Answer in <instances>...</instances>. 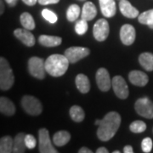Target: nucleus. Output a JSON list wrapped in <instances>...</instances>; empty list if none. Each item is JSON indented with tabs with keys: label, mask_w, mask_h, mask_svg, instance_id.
<instances>
[{
	"label": "nucleus",
	"mask_w": 153,
	"mask_h": 153,
	"mask_svg": "<svg viewBox=\"0 0 153 153\" xmlns=\"http://www.w3.org/2000/svg\"><path fill=\"white\" fill-rule=\"evenodd\" d=\"M99 125L97 136L101 141H108L113 138L121 124V117L116 111H111L105 115L102 120H96Z\"/></svg>",
	"instance_id": "1"
},
{
	"label": "nucleus",
	"mask_w": 153,
	"mask_h": 153,
	"mask_svg": "<svg viewBox=\"0 0 153 153\" xmlns=\"http://www.w3.org/2000/svg\"><path fill=\"white\" fill-rule=\"evenodd\" d=\"M69 60L64 55H50L45 60V69L49 75L53 76H60L64 75L69 66Z\"/></svg>",
	"instance_id": "2"
},
{
	"label": "nucleus",
	"mask_w": 153,
	"mask_h": 153,
	"mask_svg": "<svg viewBox=\"0 0 153 153\" xmlns=\"http://www.w3.org/2000/svg\"><path fill=\"white\" fill-rule=\"evenodd\" d=\"M15 82V76L9 62L5 58H0V88L2 90L10 89Z\"/></svg>",
	"instance_id": "3"
},
{
	"label": "nucleus",
	"mask_w": 153,
	"mask_h": 153,
	"mask_svg": "<svg viewBox=\"0 0 153 153\" xmlns=\"http://www.w3.org/2000/svg\"><path fill=\"white\" fill-rule=\"evenodd\" d=\"M22 105L25 111L32 116H38L43 111V105L40 100L31 95H26L22 98Z\"/></svg>",
	"instance_id": "4"
},
{
	"label": "nucleus",
	"mask_w": 153,
	"mask_h": 153,
	"mask_svg": "<svg viewBox=\"0 0 153 153\" xmlns=\"http://www.w3.org/2000/svg\"><path fill=\"white\" fill-rule=\"evenodd\" d=\"M28 69L30 74L38 79H44L45 77V61L39 57H32L28 61Z\"/></svg>",
	"instance_id": "5"
},
{
	"label": "nucleus",
	"mask_w": 153,
	"mask_h": 153,
	"mask_svg": "<svg viewBox=\"0 0 153 153\" xmlns=\"http://www.w3.org/2000/svg\"><path fill=\"white\" fill-rule=\"evenodd\" d=\"M38 148L39 152L41 153H57V150H55L53 146L50 138H49V133L46 128H41L38 131Z\"/></svg>",
	"instance_id": "6"
},
{
	"label": "nucleus",
	"mask_w": 153,
	"mask_h": 153,
	"mask_svg": "<svg viewBox=\"0 0 153 153\" xmlns=\"http://www.w3.org/2000/svg\"><path fill=\"white\" fill-rule=\"evenodd\" d=\"M134 108L138 114L146 118H153V102L148 98L139 99L135 102Z\"/></svg>",
	"instance_id": "7"
},
{
	"label": "nucleus",
	"mask_w": 153,
	"mask_h": 153,
	"mask_svg": "<svg viewBox=\"0 0 153 153\" xmlns=\"http://www.w3.org/2000/svg\"><path fill=\"white\" fill-rule=\"evenodd\" d=\"M111 84H112V88L114 90V93L118 98L125 100L128 97V94H129L128 87L123 76H114L112 78Z\"/></svg>",
	"instance_id": "8"
},
{
	"label": "nucleus",
	"mask_w": 153,
	"mask_h": 153,
	"mask_svg": "<svg viewBox=\"0 0 153 153\" xmlns=\"http://www.w3.org/2000/svg\"><path fill=\"white\" fill-rule=\"evenodd\" d=\"M90 50L85 47H70L65 51V55L70 63H76L89 55Z\"/></svg>",
	"instance_id": "9"
},
{
	"label": "nucleus",
	"mask_w": 153,
	"mask_h": 153,
	"mask_svg": "<svg viewBox=\"0 0 153 153\" xmlns=\"http://www.w3.org/2000/svg\"><path fill=\"white\" fill-rule=\"evenodd\" d=\"M109 33V24L105 19H100L94 24L93 29L94 37L99 42L105 41L108 37Z\"/></svg>",
	"instance_id": "10"
},
{
	"label": "nucleus",
	"mask_w": 153,
	"mask_h": 153,
	"mask_svg": "<svg viewBox=\"0 0 153 153\" xmlns=\"http://www.w3.org/2000/svg\"><path fill=\"white\" fill-rule=\"evenodd\" d=\"M96 82L99 88L103 91H108L111 87V81L108 71L105 68H100L96 72Z\"/></svg>",
	"instance_id": "11"
},
{
	"label": "nucleus",
	"mask_w": 153,
	"mask_h": 153,
	"mask_svg": "<svg viewBox=\"0 0 153 153\" xmlns=\"http://www.w3.org/2000/svg\"><path fill=\"white\" fill-rule=\"evenodd\" d=\"M135 29L131 25L126 24L121 27L120 38L123 44L128 46L134 44L135 40Z\"/></svg>",
	"instance_id": "12"
},
{
	"label": "nucleus",
	"mask_w": 153,
	"mask_h": 153,
	"mask_svg": "<svg viewBox=\"0 0 153 153\" xmlns=\"http://www.w3.org/2000/svg\"><path fill=\"white\" fill-rule=\"evenodd\" d=\"M14 34L18 39H20L22 43L27 47H33L36 43V40H35L33 34H32L31 32H29V30L27 29L18 28L16 30H15Z\"/></svg>",
	"instance_id": "13"
},
{
	"label": "nucleus",
	"mask_w": 153,
	"mask_h": 153,
	"mask_svg": "<svg viewBox=\"0 0 153 153\" xmlns=\"http://www.w3.org/2000/svg\"><path fill=\"white\" fill-rule=\"evenodd\" d=\"M128 79L131 83L138 87H144L148 83V76L143 71H132L128 74Z\"/></svg>",
	"instance_id": "14"
},
{
	"label": "nucleus",
	"mask_w": 153,
	"mask_h": 153,
	"mask_svg": "<svg viewBox=\"0 0 153 153\" xmlns=\"http://www.w3.org/2000/svg\"><path fill=\"white\" fill-rule=\"evenodd\" d=\"M119 9L121 13L128 18H136L140 16L139 10L135 9L128 0H121L119 3Z\"/></svg>",
	"instance_id": "15"
},
{
	"label": "nucleus",
	"mask_w": 153,
	"mask_h": 153,
	"mask_svg": "<svg viewBox=\"0 0 153 153\" xmlns=\"http://www.w3.org/2000/svg\"><path fill=\"white\" fill-rule=\"evenodd\" d=\"M102 15L107 18L113 17L117 12V7L114 0H99Z\"/></svg>",
	"instance_id": "16"
},
{
	"label": "nucleus",
	"mask_w": 153,
	"mask_h": 153,
	"mask_svg": "<svg viewBox=\"0 0 153 153\" xmlns=\"http://www.w3.org/2000/svg\"><path fill=\"white\" fill-rule=\"evenodd\" d=\"M97 15V9L91 2H86L82 7L81 17L86 21H92Z\"/></svg>",
	"instance_id": "17"
},
{
	"label": "nucleus",
	"mask_w": 153,
	"mask_h": 153,
	"mask_svg": "<svg viewBox=\"0 0 153 153\" xmlns=\"http://www.w3.org/2000/svg\"><path fill=\"white\" fill-rule=\"evenodd\" d=\"M0 111L6 116H13L16 113V106L10 99L6 97L0 98Z\"/></svg>",
	"instance_id": "18"
},
{
	"label": "nucleus",
	"mask_w": 153,
	"mask_h": 153,
	"mask_svg": "<svg viewBox=\"0 0 153 153\" xmlns=\"http://www.w3.org/2000/svg\"><path fill=\"white\" fill-rule=\"evenodd\" d=\"M38 41L44 47H56L61 44L62 39L60 37L56 36L41 35L38 38Z\"/></svg>",
	"instance_id": "19"
},
{
	"label": "nucleus",
	"mask_w": 153,
	"mask_h": 153,
	"mask_svg": "<svg viewBox=\"0 0 153 153\" xmlns=\"http://www.w3.org/2000/svg\"><path fill=\"white\" fill-rule=\"evenodd\" d=\"M76 85L77 89L82 94H87L90 89L89 80L84 74H78L76 76Z\"/></svg>",
	"instance_id": "20"
},
{
	"label": "nucleus",
	"mask_w": 153,
	"mask_h": 153,
	"mask_svg": "<svg viewBox=\"0 0 153 153\" xmlns=\"http://www.w3.org/2000/svg\"><path fill=\"white\" fill-rule=\"evenodd\" d=\"M71 140V134L67 131H59L53 136V142L57 146H63Z\"/></svg>",
	"instance_id": "21"
},
{
	"label": "nucleus",
	"mask_w": 153,
	"mask_h": 153,
	"mask_svg": "<svg viewBox=\"0 0 153 153\" xmlns=\"http://www.w3.org/2000/svg\"><path fill=\"white\" fill-rule=\"evenodd\" d=\"M25 137L26 134H24L23 133L18 134L15 140H14V149H13V152L15 153H24L26 152V142H25Z\"/></svg>",
	"instance_id": "22"
},
{
	"label": "nucleus",
	"mask_w": 153,
	"mask_h": 153,
	"mask_svg": "<svg viewBox=\"0 0 153 153\" xmlns=\"http://www.w3.org/2000/svg\"><path fill=\"white\" fill-rule=\"evenodd\" d=\"M139 62L145 70L148 71H153V54L142 53L139 57Z\"/></svg>",
	"instance_id": "23"
},
{
	"label": "nucleus",
	"mask_w": 153,
	"mask_h": 153,
	"mask_svg": "<svg viewBox=\"0 0 153 153\" xmlns=\"http://www.w3.org/2000/svg\"><path fill=\"white\" fill-rule=\"evenodd\" d=\"M14 149V140L10 136H4L0 140V152L11 153Z\"/></svg>",
	"instance_id": "24"
},
{
	"label": "nucleus",
	"mask_w": 153,
	"mask_h": 153,
	"mask_svg": "<svg viewBox=\"0 0 153 153\" xmlns=\"http://www.w3.org/2000/svg\"><path fill=\"white\" fill-rule=\"evenodd\" d=\"M20 21H21L22 27L25 29L31 31L35 28V22L33 20V17L31 16V14H29L27 12H24L23 14H22V16L20 17Z\"/></svg>",
	"instance_id": "25"
},
{
	"label": "nucleus",
	"mask_w": 153,
	"mask_h": 153,
	"mask_svg": "<svg viewBox=\"0 0 153 153\" xmlns=\"http://www.w3.org/2000/svg\"><path fill=\"white\" fill-rule=\"evenodd\" d=\"M70 117L72 120L76 123H80L84 119L85 113L82 109V107L78 105H73L70 109Z\"/></svg>",
	"instance_id": "26"
},
{
	"label": "nucleus",
	"mask_w": 153,
	"mask_h": 153,
	"mask_svg": "<svg viewBox=\"0 0 153 153\" xmlns=\"http://www.w3.org/2000/svg\"><path fill=\"white\" fill-rule=\"evenodd\" d=\"M139 22L143 25H146L150 28L153 29V10H149L141 13L139 16Z\"/></svg>",
	"instance_id": "27"
},
{
	"label": "nucleus",
	"mask_w": 153,
	"mask_h": 153,
	"mask_svg": "<svg viewBox=\"0 0 153 153\" xmlns=\"http://www.w3.org/2000/svg\"><path fill=\"white\" fill-rule=\"evenodd\" d=\"M80 16V8L76 4H71L69 6L66 11V18L69 22H74Z\"/></svg>",
	"instance_id": "28"
},
{
	"label": "nucleus",
	"mask_w": 153,
	"mask_h": 153,
	"mask_svg": "<svg viewBox=\"0 0 153 153\" xmlns=\"http://www.w3.org/2000/svg\"><path fill=\"white\" fill-rule=\"evenodd\" d=\"M129 129L135 134L142 133L146 129V124L143 121H134L129 126Z\"/></svg>",
	"instance_id": "29"
},
{
	"label": "nucleus",
	"mask_w": 153,
	"mask_h": 153,
	"mask_svg": "<svg viewBox=\"0 0 153 153\" xmlns=\"http://www.w3.org/2000/svg\"><path fill=\"white\" fill-rule=\"evenodd\" d=\"M88 30V23L86 20L81 19L80 21L76 23L75 26V31L78 35H82L87 32Z\"/></svg>",
	"instance_id": "30"
},
{
	"label": "nucleus",
	"mask_w": 153,
	"mask_h": 153,
	"mask_svg": "<svg viewBox=\"0 0 153 153\" xmlns=\"http://www.w3.org/2000/svg\"><path fill=\"white\" fill-rule=\"evenodd\" d=\"M42 16H43V17L47 22H49L51 24L55 23V22H57V20H58V17H57V16L55 15V13L53 11L47 10V9H44V10L42 11Z\"/></svg>",
	"instance_id": "31"
},
{
	"label": "nucleus",
	"mask_w": 153,
	"mask_h": 153,
	"mask_svg": "<svg viewBox=\"0 0 153 153\" xmlns=\"http://www.w3.org/2000/svg\"><path fill=\"white\" fill-rule=\"evenodd\" d=\"M152 140L151 138H145L141 142V148L144 152H151L152 149Z\"/></svg>",
	"instance_id": "32"
},
{
	"label": "nucleus",
	"mask_w": 153,
	"mask_h": 153,
	"mask_svg": "<svg viewBox=\"0 0 153 153\" xmlns=\"http://www.w3.org/2000/svg\"><path fill=\"white\" fill-rule=\"evenodd\" d=\"M25 142L26 146L28 149H33L37 146V140L32 134H27L25 137Z\"/></svg>",
	"instance_id": "33"
},
{
	"label": "nucleus",
	"mask_w": 153,
	"mask_h": 153,
	"mask_svg": "<svg viewBox=\"0 0 153 153\" xmlns=\"http://www.w3.org/2000/svg\"><path fill=\"white\" fill-rule=\"evenodd\" d=\"M38 2L42 5H48V4H58L60 2V0H38Z\"/></svg>",
	"instance_id": "34"
},
{
	"label": "nucleus",
	"mask_w": 153,
	"mask_h": 153,
	"mask_svg": "<svg viewBox=\"0 0 153 153\" xmlns=\"http://www.w3.org/2000/svg\"><path fill=\"white\" fill-rule=\"evenodd\" d=\"M22 1H23V3H25L27 5L33 6L36 4V3H37L38 0H22Z\"/></svg>",
	"instance_id": "35"
},
{
	"label": "nucleus",
	"mask_w": 153,
	"mask_h": 153,
	"mask_svg": "<svg viewBox=\"0 0 153 153\" xmlns=\"http://www.w3.org/2000/svg\"><path fill=\"white\" fill-rule=\"evenodd\" d=\"M123 152L124 153H133L134 152V149L131 146H126L125 147L123 148Z\"/></svg>",
	"instance_id": "36"
},
{
	"label": "nucleus",
	"mask_w": 153,
	"mask_h": 153,
	"mask_svg": "<svg viewBox=\"0 0 153 153\" xmlns=\"http://www.w3.org/2000/svg\"><path fill=\"white\" fill-rule=\"evenodd\" d=\"M79 153H92V151L90 149H88L87 147H82L79 151H78Z\"/></svg>",
	"instance_id": "37"
},
{
	"label": "nucleus",
	"mask_w": 153,
	"mask_h": 153,
	"mask_svg": "<svg viewBox=\"0 0 153 153\" xmlns=\"http://www.w3.org/2000/svg\"><path fill=\"white\" fill-rule=\"evenodd\" d=\"M108 150L105 147H100L97 149L96 151V153H108Z\"/></svg>",
	"instance_id": "38"
},
{
	"label": "nucleus",
	"mask_w": 153,
	"mask_h": 153,
	"mask_svg": "<svg viewBox=\"0 0 153 153\" xmlns=\"http://www.w3.org/2000/svg\"><path fill=\"white\" fill-rule=\"evenodd\" d=\"M5 1L10 7H14L17 3V0H5Z\"/></svg>",
	"instance_id": "39"
},
{
	"label": "nucleus",
	"mask_w": 153,
	"mask_h": 153,
	"mask_svg": "<svg viewBox=\"0 0 153 153\" xmlns=\"http://www.w3.org/2000/svg\"><path fill=\"white\" fill-rule=\"evenodd\" d=\"M0 5H1V10H0V14L2 15V14L4 13V4H3V0H1V1H0Z\"/></svg>",
	"instance_id": "40"
},
{
	"label": "nucleus",
	"mask_w": 153,
	"mask_h": 153,
	"mask_svg": "<svg viewBox=\"0 0 153 153\" xmlns=\"http://www.w3.org/2000/svg\"><path fill=\"white\" fill-rule=\"evenodd\" d=\"M113 153H120V152L119 151H115V152H113Z\"/></svg>",
	"instance_id": "41"
},
{
	"label": "nucleus",
	"mask_w": 153,
	"mask_h": 153,
	"mask_svg": "<svg viewBox=\"0 0 153 153\" xmlns=\"http://www.w3.org/2000/svg\"><path fill=\"white\" fill-rule=\"evenodd\" d=\"M79 1H85V0H79Z\"/></svg>",
	"instance_id": "42"
}]
</instances>
